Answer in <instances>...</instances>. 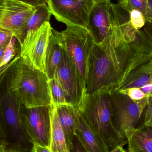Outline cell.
<instances>
[{
	"label": "cell",
	"mask_w": 152,
	"mask_h": 152,
	"mask_svg": "<svg viewBox=\"0 0 152 152\" xmlns=\"http://www.w3.org/2000/svg\"><path fill=\"white\" fill-rule=\"evenodd\" d=\"M112 25L101 43H94L86 80L87 94L104 88H117L129 74L149 61L151 45L142 37L124 35L112 20Z\"/></svg>",
	"instance_id": "cell-1"
},
{
	"label": "cell",
	"mask_w": 152,
	"mask_h": 152,
	"mask_svg": "<svg viewBox=\"0 0 152 152\" xmlns=\"http://www.w3.org/2000/svg\"><path fill=\"white\" fill-rule=\"evenodd\" d=\"M1 74V86L27 108L51 104L49 79L20 54Z\"/></svg>",
	"instance_id": "cell-2"
},
{
	"label": "cell",
	"mask_w": 152,
	"mask_h": 152,
	"mask_svg": "<svg viewBox=\"0 0 152 152\" xmlns=\"http://www.w3.org/2000/svg\"><path fill=\"white\" fill-rule=\"evenodd\" d=\"M112 89L104 88L92 94H87L79 110L90 127L104 141L110 151L127 142L114 126L112 109Z\"/></svg>",
	"instance_id": "cell-3"
},
{
	"label": "cell",
	"mask_w": 152,
	"mask_h": 152,
	"mask_svg": "<svg viewBox=\"0 0 152 152\" xmlns=\"http://www.w3.org/2000/svg\"><path fill=\"white\" fill-rule=\"evenodd\" d=\"M21 105L1 86L0 145L7 152H33L34 144L23 125Z\"/></svg>",
	"instance_id": "cell-4"
},
{
	"label": "cell",
	"mask_w": 152,
	"mask_h": 152,
	"mask_svg": "<svg viewBox=\"0 0 152 152\" xmlns=\"http://www.w3.org/2000/svg\"><path fill=\"white\" fill-rule=\"evenodd\" d=\"M57 41L68 53L86 85L90 56L94 44L93 39L85 28L67 26L59 32L53 28Z\"/></svg>",
	"instance_id": "cell-5"
},
{
	"label": "cell",
	"mask_w": 152,
	"mask_h": 152,
	"mask_svg": "<svg viewBox=\"0 0 152 152\" xmlns=\"http://www.w3.org/2000/svg\"><path fill=\"white\" fill-rule=\"evenodd\" d=\"M111 99L114 126L126 140L128 132L143 124L148 102H135L126 94L112 89Z\"/></svg>",
	"instance_id": "cell-6"
},
{
	"label": "cell",
	"mask_w": 152,
	"mask_h": 152,
	"mask_svg": "<svg viewBox=\"0 0 152 152\" xmlns=\"http://www.w3.org/2000/svg\"><path fill=\"white\" fill-rule=\"evenodd\" d=\"M52 104L27 108L21 104V114L25 130L33 144L50 148Z\"/></svg>",
	"instance_id": "cell-7"
},
{
	"label": "cell",
	"mask_w": 152,
	"mask_h": 152,
	"mask_svg": "<svg viewBox=\"0 0 152 152\" xmlns=\"http://www.w3.org/2000/svg\"><path fill=\"white\" fill-rule=\"evenodd\" d=\"M56 72L65 91L68 103L79 110L87 95L86 85L68 53L63 48L62 58Z\"/></svg>",
	"instance_id": "cell-8"
},
{
	"label": "cell",
	"mask_w": 152,
	"mask_h": 152,
	"mask_svg": "<svg viewBox=\"0 0 152 152\" xmlns=\"http://www.w3.org/2000/svg\"><path fill=\"white\" fill-rule=\"evenodd\" d=\"M94 0H48L52 15L66 26L86 28Z\"/></svg>",
	"instance_id": "cell-9"
},
{
	"label": "cell",
	"mask_w": 152,
	"mask_h": 152,
	"mask_svg": "<svg viewBox=\"0 0 152 152\" xmlns=\"http://www.w3.org/2000/svg\"><path fill=\"white\" fill-rule=\"evenodd\" d=\"M53 28L50 22H46L39 28L28 33L21 45L20 56L28 59L32 65L44 71L46 54Z\"/></svg>",
	"instance_id": "cell-10"
},
{
	"label": "cell",
	"mask_w": 152,
	"mask_h": 152,
	"mask_svg": "<svg viewBox=\"0 0 152 152\" xmlns=\"http://www.w3.org/2000/svg\"><path fill=\"white\" fill-rule=\"evenodd\" d=\"M36 8L17 0H0V28L18 34Z\"/></svg>",
	"instance_id": "cell-11"
},
{
	"label": "cell",
	"mask_w": 152,
	"mask_h": 152,
	"mask_svg": "<svg viewBox=\"0 0 152 152\" xmlns=\"http://www.w3.org/2000/svg\"><path fill=\"white\" fill-rule=\"evenodd\" d=\"M109 4L95 3L89 15L86 28L93 37L95 43L97 44L104 40L112 27Z\"/></svg>",
	"instance_id": "cell-12"
},
{
	"label": "cell",
	"mask_w": 152,
	"mask_h": 152,
	"mask_svg": "<svg viewBox=\"0 0 152 152\" xmlns=\"http://www.w3.org/2000/svg\"><path fill=\"white\" fill-rule=\"evenodd\" d=\"M136 87L140 88L148 97L152 96V60L133 70L115 89Z\"/></svg>",
	"instance_id": "cell-13"
},
{
	"label": "cell",
	"mask_w": 152,
	"mask_h": 152,
	"mask_svg": "<svg viewBox=\"0 0 152 152\" xmlns=\"http://www.w3.org/2000/svg\"><path fill=\"white\" fill-rule=\"evenodd\" d=\"M58 118L66 137L70 151L79 125L81 114L78 109L70 104L56 107Z\"/></svg>",
	"instance_id": "cell-14"
},
{
	"label": "cell",
	"mask_w": 152,
	"mask_h": 152,
	"mask_svg": "<svg viewBox=\"0 0 152 152\" xmlns=\"http://www.w3.org/2000/svg\"><path fill=\"white\" fill-rule=\"evenodd\" d=\"M128 152H152V127L142 124L126 135Z\"/></svg>",
	"instance_id": "cell-15"
},
{
	"label": "cell",
	"mask_w": 152,
	"mask_h": 152,
	"mask_svg": "<svg viewBox=\"0 0 152 152\" xmlns=\"http://www.w3.org/2000/svg\"><path fill=\"white\" fill-rule=\"evenodd\" d=\"M76 135L88 152L110 151L101 138L88 126L81 115Z\"/></svg>",
	"instance_id": "cell-16"
},
{
	"label": "cell",
	"mask_w": 152,
	"mask_h": 152,
	"mask_svg": "<svg viewBox=\"0 0 152 152\" xmlns=\"http://www.w3.org/2000/svg\"><path fill=\"white\" fill-rule=\"evenodd\" d=\"M63 48L57 41L53 33L51 36L46 50L44 72L49 80L54 77L62 58Z\"/></svg>",
	"instance_id": "cell-17"
},
{
	"label": "cell",
	"mask_w": 152,
	"mask_h": 152,
	"mask_svg": "<svg viewBox=\"0 0 152 152\" xmlns=\"http://www.w3.org/2000/svg\"><path fill=\"white\" fill-rule=\"evenodd\" d=\"M36 8L35 12L28 20L20 32L15 35L20 45L23 43L29 32L36 31L45 22H50L52 14L48 5H42Z\"/></svg>",
	"instance_id": "cell-18"
},
{
	"label": "cell",
	"mask_w": 152,
	"mask_h": 152,
	"mask_svg": "<svg viewBox=\"0 0 152 152\" xmlns=\"http://www.w3.org/2000/svg\"><path fill=\"white\" fill-rule=\"evenodd\" d=\"M50 149L52 152H70L66 137L58 118L56 107L52 104Z\"/></svg>",
	"instance_id": "cell-19"
},
{
	"label": "cell",
	"mask_w": 152,
	"mask_h": 152,
	"mask_svg": "<svg viewBox=\"0 0 152 152\" xmlns=\"http://www.w3.org/2000/svg\"><path fill=\"white\" fill-rule=\"evenodd\" d=\"M49 85L51 104L55 107L69 104L66 99L65 91L58 77L56 71L54 77L49 80Z\"/></svg>",
	"instance_id": "cell-20"
},
{
	"label": "cell",
	"mask_w": 152,
	"mask_h": 152,
	"mask_svg": "<svg viewBox=\"0 0 152 152\" xmlns=\"http://www.w3.org/2000/svg\"><path fill=\"white\" fill-rule=\"evenodd\" d=\"M20 44L15 35L5 49L3 56L0 59V72L3 71L8 65L20 54Z\"/></svg>",
	"instance_id": "cell-21"
},
{
	"label": "cell",
	"mask_w": 152,
	"mask_h": 152,
	"mask_svg": "<svg viewBox=\"0 0 152 152\" xmlns=\"http://www.w3.org/2000/svg\"><path fill=\"white\" fill-rule=\"evenodd\" d=\"M125 8L129 12L133 9L138 10L144 15L146 20L150 13L148 0H129L127 6Z\"/></svg>",
	"instance_id": "cell-22"
},
{
	"label": "cell",
	"mask_w": 152,
	"mask_h": 152,
	"mask_svg": "<svg viewBox=\"0 0 152 152\" xmlns=\"http://www.w3.org/2000/svg\"><path fill=\"white\" fill-rule=\"evenodd\" d=\"M116 90L126 94L135 102H148L149 98L140 88H130L126 89Z\"/></svg>",
	"instance_id": "cell-23"
},
{
	"label": "cell",
	"mask_w": 152,
	"mask_h": 152,
	"mask_svg": "<svg viewBox=\"0 0 152 152\" xmlns=\"http://www.w3.org/2000/svg\"><path fill=\"white\" fill-rule=\"evenodd\" d=\"M130 22L135 29L140 30L145 26L146 19L144 15L138 10L133 9L129 12Z\"/></svg>",
	"instance_id": "cell-24"
},
{
	"label": "cell",
	"mask_w": 152,
	"mask_h": 152,
	"mask_svg": "<svg viewBox=\"0 0 152 152\" xmlns=\"http://www.w3.org/2000/svg\"><path fill=\"white\" fill-rule=\"evenodd\" d=\"M14 35L11 31L0 28V48H6Z\"/></svg>",
	"instance_id": "cell-25"
},
{
	"label": "cell",
	"mask_w": 152,
	"mask_h": 152,
	"mask_svg": "<svg viewBox=\"0 0 152 152\" xmlns=\"http://www.w3.org/2000/svg\"><path fill=\"white\" fill-rule=\"evenodd\" d=\"M143 124L152 127V96L150 97L145 111Z\"/></svg>",
	"instance_id": "cell-26"
},
{
	"label": "cell",
	"mask_w": 152,
	"mask_h": 152,
	"mask_svg": "<svg viewBox=\"0 0 152 152\" xmlns=\"http://www.w3.org/2000/svg\"><path fill=\"white\" fill-rule=\"evenodd\" d=\"M70 152H88L76 135L73 142V147Z\"/></svg>",
	"instance_id": "cell-27"
},
{
	"label": "cell",
	"mask_w": 152,
	"mask_h": 152,
	"mask_svg": "<svg viewBox=\"0 0 152 152\" xmlns=\"http://www.w3.org/2000/svg\"><path fill=\"white\" fill-rule=\"evenodd\" d=\"M141 29L152 43V21L146 20L145 26Z\"/></svg>",
	"instance_id": "cell-28"
},
{
	"label": "cell",
	"mask_w": 152,
	"mask_h": 152,
	"mask_svg": "<svg viewBox=\"0 0 152 152\" xmlns=\"http://www.w3.org/2000/svg\"><path fill=\"white\" fill-rule=\"evenodd\" d=\"M33 7H37L44 5H48V0H17Z\"/></svg>",
	"instance_id": "cell-29"
},
{
	"label": "cell",
	"mask_w": 152,
	"mask_h": 152,
	"mask_svg": "<svg viewBox=\"0 0 152 152\" xmlns=\"http://www.w3.org/2000/svg\"><path fill=\"white\" fill-rule=\"evenodd\" d=\"M33 152H52L50 148L42 146L37 144H34Z\"/></svg>",
	"instance_id": "cell-30"
},
{
	"label": "cell",
	"mask_w": 152,
	"mask_h": 152,
	"mask_svg": "<svg viewBox=\"0 0 152 152\" xmlns=\"http://www.w3.org/2000/svg\"><path fill=\"white\" fill-rule=\"evenodd\" d=\"M127 144V142L123 143L120 144V145L115 147V148L112 149V150L110 151L109 152H122L123 149H124V146Z\"/></svg>",
	"instance_id": "cell-31"
},
{
	"label": "cell",
	"mask_w": 152,
	"mask_h": 152,
	"mask_svg": "<svg viewBox=\"0 0 152 152\" xmlns=\"http://www.w3.org/2000/svg\"><path fill=\"white\" fill-rule=\"evenodd\" d=\"M148 3L150 8V13L146 20L152 21V0H148Z\"/></svg>",
	"instance_id": "cell-32"
},
{
	"label": "cell",
	"mask_w": 152,
	"mask_h": 152,
	"mask_svg": "<svg viewBox=\"0 0 152 152\" xmlns=\"http://www.w3.org/2000/svg\"><path fill=\"white\" fill-rule=\"evenodd\" d=\"M119 4H120L124 8H126L127 6L129 3V0H117Z\"/></svg>",
	"instance_id": "cell-33"
},
{
	"label": "cell",
	"mask_w": 152,
	"mask_h": 152,
	"mask_svg": "<svg viewBox=\"0 0 152 152\" xmlns=\"http://www.w3.org/2000/svg\"><path fill=\"white\" fill-rule=\"evenodd\" d=\"M112 0H94L95 3H97L104 2L107 3H111Z\"/></svg>",
	"instance_id": "cell-34"
},
{
	"label": "cell",
	"mask_w": 152,
	"mask_h": 152,
	"mask_svg": "<svg viewBox=\"0 0 152 152\" xmlns=\"http://www.w3.org/2000/svg\"><path fill=\"white\" fill-rule=\"evenodd\" d=\"M0 152H6L5 148L2 145H0Z\"/></svg>",
	"instance_id": "cell-35"
},
{
	"label": "cell",
	"mask_w": 152,
	"mask_h": 152,
	"mask_svg": "<svg viewBox=\"0 0 152 152\" xmlns=\"http://www.w3.org/2000/svg\"><path fill=\"white\" fill-rule=\"evenodd\" d=\"M122 152H128V151H126L125 149H123V151H122Z\"/></svg>",
	"instance_id": "cell-36"
},
{
	"label": "cell",
	"mask_w": 152,
	"mask_h": 152,
	"mask_svg": "<svg viewBox=\"0 0 152 152\" xmlns=\"http://www.w3.org/2000/svg\"></svg>",
	"instance_id": "cell-37"
},
{
	"label": "cell",
	"mask_w": 152,
	"mask_h": 152,
	"mask_svg": "<svg viewBox=\"0 0 152 152\" xmlns=\"http://www.w3.org/2000/svg\"></svg>",
	"instance_id": "cell-38"
}]
</instances>
